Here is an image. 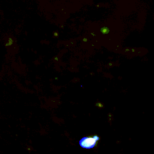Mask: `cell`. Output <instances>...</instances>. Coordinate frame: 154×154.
Instances as JSON below:
<instances>
[{
  "instance_id": "1",
  "label": "cell",
  "mask_w": 154,
  "mask_h": 154,
  "mask_svg": "<svg viewBox=\"0 0 154 154\" xmlns=\"http://www.w3.org/2000/svg\"><path fill=\"white\" fill-rule=\"evenodd\" d=\"M99 139V138L97 135H94L93 137H86L81 139L79 144L82 148L91 149L95 146Z\"/></svg>"
}]
</instances>
